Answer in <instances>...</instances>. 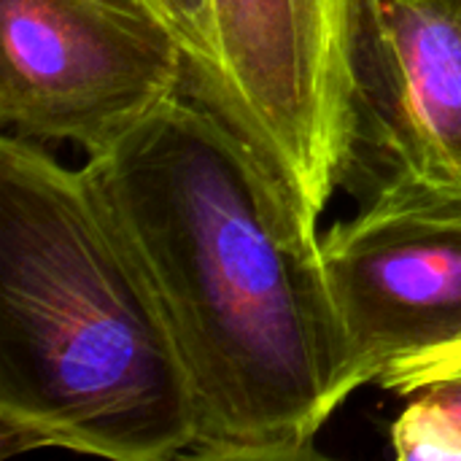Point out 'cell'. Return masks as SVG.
Segmentation results:
<instances>
[{"instance_id": "cell-1", "label": "cell", "mask_w": 461, "mask_h": 461, "mask_svg": "<svg viewBox=\"0 0 461 461\" xmlns=\"http://www.w3.org/2000/svg\"><path fill=\"white\" fill-rule=\"evenodd\" d=\"M86 167L181 351L189 459H313L340 408L335 316L232 130L181 86Z\"/></svg>"}, {"instance_id": "cell-2", "label": "cell", "mask_w": 461, "mask_h": 461, "mask_svg": "<svg viewBox=\"0 0 461 461\" xmlns=\"http://www.w3.org/2000/svg\"><path fill=\"white\" fill-rule=\"evenodd\" d=\"M197 411L165 311L86 162L0 138V459H189Z\"/></svg>"}, {"instance_id": "cell-3", "label": "cell", "mask_w": 461, "mask_h": 461, "mask_svg": "<svg viewBox=\"0 0 461 461\" xmlns=\"http://www.w3.org/2000/svg\"><path fill=\"white\" fill-rule=\"evenodd\" d=\"M370 0H211L203 100L246 149L281 235L308 257L357 140Z\"/></svg>"}, {"instance_id": "cell-4", "label": "cell", "mask_w": 461, "mask_h": 461, "mask_svg": "<svg viewBox=\"0 0 461 461\" xmlns=\"http://www.w3.org/2000/svg\"><path fill=\"white\" fill-rule=\"evenodd\" d=\"M186 54L135 0H0V124L89 157L184 86Z\"/></svg>"}, {"instance_id": "cell-5", "label": "cell", "mask_w": 461, "mask_h": 461, "mask_svg": "<svg viewBox=\"0 0 461 461\" xmlns=\"http://www.w3.org/2000/svg\"><path fill=\"white\" fill-rule=\"evenodd\" d=\"M346 405L397 362L461 343V192L384 189L319 232Z\"/></svg>"}, {"instance_id": "cell-6", "label": "cell", "mask_w": 461, "mask_h": 461, "mask_svg": "<svg viewBox=\"0 0 461 461\" xmlns=\"http://www.w3.org/2000/svg\"><path fill=\"white\" fill-rule=\"evenodd\" d=\"M461 192V8L454 0H370L359 54L357 140L340 184Z\"/></svg>"}, {"instance_id": "cell-7", "label": "cell", "mask_w": 461, "mask_h": 461, "mask_svg": "<svg viewBox=\"0 0 461 461\" xmlns=\"http://www.w3.org/2000/svg\"><path fill=\"white\" fill-rule=\"evenodd\" d=\"M392 427L394 456L405 461L461 459V373L438 378L413 394Z\"/></svg>"}, {"instance_id": "cell-8", "label": "cell", "mask_w": 461, "mask_h": 461, "mask_svg": "<svg viewBox=\"0 0 461 461\" xmlns=\"http://www.w3.org/2000/svg\"><path fill=\"white\" fill-rule=\"evenodd\" d=\"M149 8L181 43L186 54L184 86H197L213 68L211 0H135Z\"/></svg>"}, {"instance_id": "cell-9", "label": "cell", "mask_w": 461, "mask_h": 461, "mask_svg": "<svg viewBox=\"0 0 461 461\" xmlns=\"http://www.w3.org/2000/svg\"><path fill=\"white\" fill-rule=\"evenodd\" d=\"M456 373H461V343L392 365V367L378 378V386H381V389H389V392H397V394H402V397H408V394H413L416 389H421V386H427V384H432V381H438V378L456 375Z\"/></svg>"}, {"instance_id": "cell-10", "label": "cell", "mask_w": 461, "mask_h": 461, "mask_svg": "<svg viewBox=\"0 0 461 461\" xmlns=\"http://www.w3.org/2000/svg\"><path fill=\"white\" fill-rule=\"evenodd\" d=\"M454 3H456V5H459V8H461V0H454Z\"/></svg>"}]
</instances>
